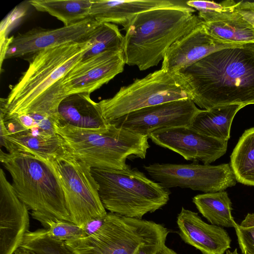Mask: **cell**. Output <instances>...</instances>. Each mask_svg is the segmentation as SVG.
<instances>
[{
	"instance_id": "603a6c76",
	"label": "cell",
	"mask_w": 254,
	"mask_h": 254,
	"mask_svg": "<svg viewBox=\"0 0 254 254\" xmlns=\"http://www.w3.org/2000/svg\"><path fill=\"white\" fill-rule=\"evenodd\" d=\"M203 24L206 32L217 40L229 43H254V28L235 11L225 20L203 21Z\"/></svg>"
},
{
	"instance_id": "5bb4252c",
	"label": "cell",
	"mask_w": 254,
	"mask_h": 254,
	"mask_svg": "<svg viewBox=\"0 0 254 254\" xmlns=\"http://www.w3.org/2000/svg\"><path fill=\"white\" fill-rule=\"evenodd\" d=\"M148 138L159 146L171 150L187 160L200 161L208 165L223 156L228 141L200 133L189 127L157 130Z\"/></svg>"
},
{
	"instance_id": "7a4b0ae2",
	"label": "cell",
	"mask_w": 254,
	"mask_h": 254,
	"mask_svg": "<svg viewBox=\"0 0 254 254\" xmlns=\"http://www.w3.org/2000/svg\"><path fill=\"white\" fill-rule=\"evenodd\" d=\"M89 40L46 49L28 58L29 67L0 99V113L7 116L37 114L55 123L62 101L59 85L69 70L81 60L90 47Z\"/></svg>"
},
{
	"instance_id": "44dd1931",
	"label": "cell",
	"mask_w": 254,
	"mask_h": 254,
	"mask_svg": "<svg viewBox=\"0 0 254 254\" xmlns=\"http://www.w3.org/2000/svg\"><path fill=\"white\" fill-rule=\"evenodd\" d=\"M243 107L229 105L201 110L189 127L207 136L228 141L234 117Z\"/></svg>"
},
{
	"instance_id": "1f68e13d",
	"label": "cell",
	"mask_w": 254,
	"mask_h": 254,
	"mask_svg": "<svg viewBox=\"0 0 254 254\" xmlns=\"http://www.w3.org/2000/svg\"><path fill=\"white\" fill-rule=\"evenodd\" d=\"M166 238L163 237L142 244L135 254H155L160 246L165 243Z\"/></svg>"
},
{
	"instance_id": "7c38bea8",
	"label": "cell",
	"mask_w": 254,
	"mask_h": 254,
	"mask_svg": "<svg viewBox=\"0 0 254 254\" xmlns=\"http://www.w3.org/2000/svg\"><path fill=\"white\" fill-rule=\"evenodd\" d=\"M125 64L123 50L107 51L80 60L61 80V98L76 93L90 94L122 72Z\"/></svg>"
},
{
	"instance_id": "5b68a950",
	"label": "cell",
	"mask_w": 254,
	"mask_h": 254,
	"mask_svg": "<svg viewBox=\"0 0 254 254\" xmlns=\"http://www.w3.org/2000/svg\"><path fill=\"white\" fill-rule=\"evenodd\" d=\"M70 154L92 168L125 170L130 168L127 159H145L150 147L147 135L109 123L105 127L86 129L56 123Z\"/></svg>"
},
{
	"instance_id": "9c48e42d",
	"label": "cell",
	"mask_w": 254,
	"mask_h": 254,
	"mask_svg": "<svg viewBox=\"0 0 254 254\" xmlns=\"http://www.w3.org/2000/svg\"><path fill=\"white\" fill-rule=\"evenodd\" d=\"M72 222L87 229L107 212L99 196L91 167L71 155L54 162Z\"/></svg>"
},
{
	"instance_id": "8fae6325",
	"label": "cell",
	"mask_w": 254,
	"mask_h": 254,
	"mask_svg": "<svg viewBox=\"0 0 254 254\" xmlns=\"http://www.w3.org/2000/svg\"><path fill=\"white\" fill-rule=\"evenodd\" d=\"M101 23L88 17L75 24L46 29L35 28L9 38L4 60L27 59L43 50L71 43L88 41Z\"/></svg>"
},
{
	"instance_id": "4316f807",
	"label": "cell",
	"mask_w": 254,
	"mask_h": 254,
	"mask_svg": "<svg viewBox=\"0 0 254 254\" xmlns=\"http://www.w3.org/2000/svg\"><path fill=\"white\" fill-rule=\"evenodd\" d=\"M18 249L27 254H75L64 241L49 237L46 229L27 232Z\"/></svg>"
},
{
	"instance_id": "ac0fdd59",
	"label": "cell",
	"mask_w": 254,
	"mask_h": 254,
	"mask_svg": "<svg viewBox=\"0 0 254 254\" xmlns=\"http://www.w3.org/2000/svg\"><path fill=\"white\" fill-rule=\"evenodd\" d=\"M0 146L4 147L8 153L28 152L53 162L71 155L64 140L56 133L47 134L27 129L9 134L5 125L1 124L0 125Z\"/></svg>"
},
{
	"instance_id": "9a60e30c",
	"label": "cell",
	"mask_w": 254,
	"mask_h": 254,
	"mask_svg": "<svg viewBox=\"0 0 254 254\" xmlns=\"http://www.w3.org/2000/svg\"><path fill=\"white\" fill-rule=\"evenodd\" d=\"M28 210L0 169V254H13L19 248L29 231Z\"/></svg>"
},
{
	"instance_id": "4dcf8cb0",
	"label": "cell",
	"mask_w": 254,
	"mask_h": 254,
	"mask_svg": "<svg viewBox=\"0 0 254 254\" xmlns=\"http://www.w3.org/2000/svg\"><path fill=\"white\" fill-rule=\"evenodd\" d=\"M235 11L254 28V2L241 1L237 2Z\"/></svg>"
},
{
	"instance_id": "f1b7e54d",
	"label": "cell",
	"mask_w": 254,
	"mask_h": 254,
	"mask_svg": "<svg viewBox=\"0 0 254 254\" xmlns=\"http://www.w3.org/2000/svg\"><path fill=\"white\" fill-rule=\"evenodd\" d=\"M41 224L46 229L48 236L63 241L73 240L85 237L89 234L86 229L74 223L58 219H49Z\"/></svg>"
},
{
	"instance_id": "836d02e7",
	"label": "cell",
	"mask_w": 254,
	"mask_h": 254,
	"mask_svg": "<svg viewBox=\"0 0 254 254\" xmlns=\"http://www.w3.org/2000/svg\"><path fill=\"white\" fill-rule=\"evenodd\" d=\"M226 254H240L238 252L237 249H235V250L233 252H231L230 250H228L226 252Z\"/></svg>"
},
{
	"instance_id": "ffe728a7",
	"label": "cell",
	"mask_w": 254,
	"mask_h": 254,
	"mask_svg": "<svg viewBox=\"0 0 254 254\" xmlns=\"http://www.w3.org/2000/svg\"><path fill=\"white\" fill-rule=\"evenodd\" d=\"M87 93L70 95L61 102L58 108L59 121L74 127L96 129L107 127L98 103Z\"/></svg>"
},
{
	"instance_id": "e575fe53",
	"label": "cell",
	"mask_w": 254,
	"mask_h": 254,
	"mask_svg": "<svg viewBox=\"0 0 254 254\" xmlns=\"http://www.w3.org/2000/svg\"><path fill=\"white\" fill-rule=\"evenodd\" d=\"M14 254H27L21 251L19 249H18L14 253Z\"/></svg>"
},
{
	"instance_id": "83f0119b",
	"label": "cell",
	"mask_w": 254,
	"mask_h": 254,
	"mask_svg": "<svg viewBox=\"0 0 254 254\" xmlns=\"http://www.w3.org/2000/svg\"><path fill=\"white\" fill-rule=\"evenodd\" d=\"M237 2L225 0L220 3L214 1L189 0L186 4L198 11L199 17L204 22L222 20L226 16L235 11Z\"/></svg>"
},
{
	"instance_id": "6da1fadb",
	"label": "cell",
	"mask_w": 254,
	"mask_h": 254,
	"mask_svg": "<svg viewBox=\"0 0 254 254\" xmlns=\"http://www.w3.org/2000/svg\"><path fill=\"white\" fill-rule=\"evenodd\" d=\"M178 73L204 110L254 104V43L216 51Z\"/></svg>"
},
{
	"instance_id": "3957f363",
	"label": "cell",
	"mask_w": 254,
	"mask_h": 254,
	"mask_svg": "<svg viewBox=\"0 0 254 254\" xmlns=\"http://www.w3.org/2000/svg\"><path fill=\"white\" fill-rule=\"evenodd\" d=\"M188 6L154 9L135 15L124 27L126 64L145 70L163 61L168 49L202 20Z\"/></svg>"
},
{
	"instance_id": "d6a6232c",
	"label": "cell",
	"mask_w": 254,
	"mask_h": 254,
	"mask_svg": "<svg viewBox=\"0 0 254 254\" xmlns=\"http://www.w3.org/2000/svg\"><path fill=\"white\" fill-rule=\"evenodd\" d=\"M155 254H179L172 249L167 247L165 243H163Z\"/></svg>"
},
{
	"instance_id": "30bf717a",
	"label": "cell",
	"mask_w": 254,
	"mask_h": 254,
	"mask_svg": "<svg viewBox=\"0 0 254 254\" xmlns=\"http://www.w3.org/2000/svg\"><path fill=\"white\" fill-rule=\"evenodd\" d=\"M148 175L163 187L189 188L205 193L223 191L237 181L229 163L218 165L198 163H153L143 166Z\"/></svg>"
},
{
	"instance_id": "484cf974",
	"label": "cell",
	"mask_w": 254,
	"mask_h": 254,
	"mask_svg": "<svg viewBox=\"0 0 254 254\" xmlns=\"http://www.w3.org/2000/svg\"><path fill=\"white\" fill-rule=\"evenodd\" d=\"M124 36L116 24L101 23L89 39L90 46L82 59L110 50H123Z\"/></svg>"
},
{
	"instance_id": "8992f818",
	"label": "cell",
	"mask_w": 254,
	"mask_h": 254,
	"mask_svg": "<svg viewBox=\"0 0 254 254\" xmlns=\"http://www.w3.org/2000/svg\"><path fill=\"white\" fill-rule=\"evenodd\" d=\"M105 208L120 215L142 219L165 205L170 191L137 169L91 168Z\"/></svg>"
},
{
	"instance_id": "2e32d148",
	"label": "cell",
	"mask_w": 254,
	"mask_h": 254,
	"mask_svg": "<svg viewBox=\"0 0 254 254\" xmlns=\"http://www.w3.org/2000/svg\"><path fill=\"white\" fill-rule=\"evenodd\" d=\"M243 45L226 43L213 38L206 32L202 21L168 49L161 69L178 73L216 51Z\"/></svg>"
},
{
	"instance_id": "ba28073f",
	"label": "cell",
	"mask_w": 254,
	"mask_h": 254,
	"mask_svg": "<svg viewBox=\"0 0 254 254\" xmlns=\"http://www.w3.org/2000/svg\"><path fill=\"white\" fill-rule=\"evenodd\" d=\"M191 99L187 84L178 73L160 69L121 87L112 97L98 103L108 123L144 108L182 99Z\"/></svg>"
},
{
	"instance_id": "4fadbf2b",
	"label": "cell",
	"mask_w": 254,
	"mask_h": 254,
	"mask_svg": "<svg viewBox=\"0 0 254 254\" xmlns=\"http://www.w3.org/2000/svg\"><path fill=\"white\" fill-rule=\"evenodd\" d=\"M200 110L191 99H182L136 110L110 123L148 136L159 129L190 127Z\"/></svg>"
},
{
	"instance_id": "277c9868",
	"label": "cell",
	"mask_w": 254,
	"mask_h": 254,
	"mask_svg": "<svg viewBox=\"0 0 254 254\" xmlns=\"http://www.w3.org/2000/svg\"><path fill=\"white\" fill-rule=\"evenodd\" d=\"M0 161L34 219L41 224L49 219L72 222L54 162L28 152L4 153L1 149Z\"/></svg>"
},
{
	"instance_id": "cb8c5ba5",
	"label": "cell",
	"mask_w": 254,
	"mask_h": 254,
	"mask_svg": "<svg viewBox=\"0 0 254 254\" xmlns=\"http://www.w3.org/2000/svg\"><path fill=\"white\" fill-rule=\"evenodd\" d=\"M38 11L47 12L68 26L89 17L92 0H30Z\"/></svg>"
},
{
	"instance_id": "d6986e66",
	"label": "cell",
	"mask_w": 254,
	"mask_h": 254,
	"mask_svg": "<svg viewBox=\"0 0 254 254\" xmlns=\"http://www.w3.org/2000/svg\"><path fill=\"white\" fill-rule=\"evenodd\" d=\"M188 6L186 1L171 0H92L89 17L100 23L126 26L139 13L156 8Z\"/></svg>"
},
{
	"instance_id": "52a82bcc",
	"label": "cell",
	"mask_w": 254,
	"mask_h": 254,
	"mask_svg": "<svg viewBox=\"0 0 254 254\" xmlns=\"http://www.w3.org/2000/svg\"><path fill=\"white\" fill-rule=\"evenodd\" d=\"M169 233L160 224L109 212L87 236L65 243L75 254H135L142 244Z\"/></svg>"
},
{
	"instance_id": "7402d4cb",
	"label": "cell",
	"mask_w": 254,
	"mask_h": 254,
	"mask_svg": "<svg viewBox=\"0 0 254 254\" xmlns=\"http://www.w3.org/2000/svg\"><path fill=\"white\" fill-rule=\"evenodd\" d=\"M198 211L211 224L233 227L237 223L232 215V202L224 191L199 194L192 198Z\"/></svg>"
},
{
	"instance_id": "f546056e",
	"label": "cell",
	"mask_w": 254,
	"mask_h": 254,
	"mask_svg": "<svg viewBox=\"0 0 254 254\" xmlns=\"http://www.w3.org/2000/svg\"><path fill=\"white\" fill-rule=\"evenodd\" d=\"M242 254H254V213H248L235 227Z\"/></svg>"
},
{
	"instance_id": "e0dca14e",
	"label": "cell",
	"mask_w": 254,
	"mask_h": 254,
	"mask_svg": "<svg viewBox=\"0 0 254 254\" xmlns=\"http://www.w3.org/2000/svg\"><path fill=\"white\" fill-rule=\"evenodd\" d=\"M177 223L181 238L202 254H224L231 248L228 232L222 227L205 222L195 212L182 207Z\"/></svg>"
},
{
	"instance_id": "d4e9b609",
	"label": "cell",
	"mask_w": 254,
	"mask_h": 254,
	"mask_svg": "<svg viewBox=\"0 0 254 254\" xmlns=\"http://www.w3.org/2000/svg\"><path fill=\"white\" fill-rule=\"evenodd\" d=\"M237 182L254 187V127L245 130L230 156Z\"/></svg>"
}]
</instances>
